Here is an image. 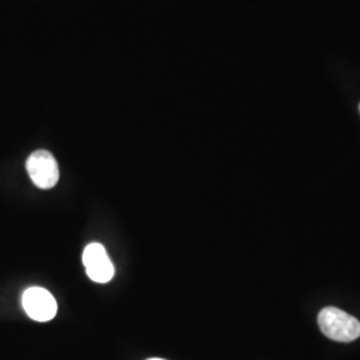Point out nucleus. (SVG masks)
I'll use <instances>...</instances> for the list:
<instances>
[{
  "instance_id": "f257e3e1",
  "label": "nucleus",
  "mask_w": 360,
  "mask_h": 360,
  "mask_svg": "<svg viewBox=\"0 0 360 360\" xmlns=\"http://www.w3.org/2000/svg\"><path fill=\"white\" fill-rule=\"evenodd\" d=\"M323 334L335 342L349 343L360 336V322L343 309L326 307L318 316Z\"/></svg>"
},
{
  "instance_id": "f03ea898",
  "label": "nucleus",
  "mask_w": 360,
  "mask_h": 360,
  "mask_svg": "<svg viewBox=\"0 0 360 360\" xmlns=\"http://www.w3.org/2000/svg\"><path fill=\"white\" fill-rule=\"evenodd\" d=\"M26 167L30 178L39 188H52L59 180L58 163L51 153L46 150H39L30 155Z\"/></svg>"
},
{
  "instance_id": "7ed1b4c3",
  "label": "nucleus",
  "mask_w": 360,
  "mask_h": 360,
  "mask_svg": "<svg viewBox=\"0 0 360 360\" xmlns=\"http://www.w3.org/2000/svg\"><path fill=\"white\" fill-rule=\"evenodd\" d=\"M23 307L27 315L37 322H49L55 318L58 304L49 290L31 287L23 294Z\"/></svg>"
},
{
  "instance_id": "20e7f679",
  "label": "nucleus",
  "mask_w": 360,
  "mask_h": 360,
  "mask_svg": "<svg viewBox=\"0 0 360 360\" xmlns=\"http://www.w3.org/2000/svg\"><path fill=\"white\" fill-rule=\"evenodd\" d=\"M83 264L91 281L96 283H107L114 275L115 269L105 252V248L99 243H91L84 248Z\"/></svg>"
},
{
  "instance_id": "39448f33",
  "label": "nucleus",
  "mask_w": 360,
  "mask_h": 360,
  "mask_svg": "<svg viewBox=\"0 0 360 360\" xmlns=\"http://www.w3.org/2000/svg\"><path fill=\"white\" fill-rule=\"evenodd\" d=\"M148 360H165V359H148Z\"/></svg>"
},
{
  "instance_id": "423d86ee",
  "label": "nucleus",
  "mask_w": 360,
  "mask_h": 360,
  "mask_svg": "<svg viewBox=\"0 0 360 360\" xmlns=\"http://www.w3.org/2000/svg\"><path fill=\"white\" fill-rule=\"evenodd\" d=\"M359 110H360V105H359Z\"/></svg>"
}]
</instances>
